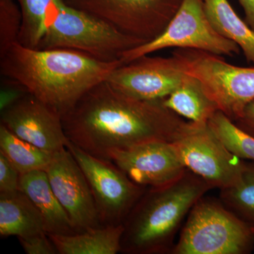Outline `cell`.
<instances>
[{
    "label": "cell",
    "instance_id": "cell-1",
    "mask_svg": "<svg viewBox=\"0 0 254 254\" xmlns=\"http://www.w3.org/2000/svg\"><path fill=\"white\" fill-rule=\"evenodd\" d=\"M62 120L69 141L106 160L113 150L150 141L174 142L188 123L165 107L163 99H136L106 81L87 92Z\"/></svg>",
    "mask_w": 254,
    "mask_h": 254
},
{
    "label": "cell",
    "instance_id": "cell-2",
    "mask_svg": "<svg viewBox=\"0 0 254 254\" xmlns=\"http://www.w3.org/2000/svg\"><path fill=\"white\" fill-rule=\"evenodd\" d=\"M123 64L100 61L78 50L37 49L17 43L0 56V72L63 118Z\"/></svg>",
    "mask_w": 254,
    "mask_h": 254
},
{
    "label": "cell",
    "instance_id": "cell-3",
    "mask_svg": "<svg viewBox=\"0 0 254 254\" xmlns=\"http://www.w3.org/2000/svg\"><path fill=\"white\" fill-rule=\"evenodd\" d=\"M213 189L188 170L170 185L148 188L124 222L121 253L170 254L182 222Z\"/></svg>",
    "mask_w": 254,
    "mask_h": 254
},
{
    "label": "cell",
    "instance_id": "cell-4",
    "mask_svg": "<svg viewBox=\"0 0 254 254\" xmlns=\"http://www.w3.org/2000/svg\"><path fill=\"white\" fill-rule=\"evenodd\" d=\"M254 230L221 200L203 196L187 215L171 254H249Z\"/></svg>",
    "mask_w": 254,
    "mask_h": 254
},
{
    "label": "cell",
    "instance_id": "cell-5",
    "mask_svg": "<svg viewBox=\"0 0 254 254\" xmlns=\"http://www.w3.org/2000/svg\"><path fill=\"white\" fill-rule=\"evenodd\" d=\"M144 43L64 1L37 49L78 50L100 61L111 63L121 60L125 52Z\"/></svg>",
    "mask_w": 254,
    "mask_h": 254
},
{
    "label": "cell",
    "instance_id": "cell-6",
    "mask_svg": "<svg viewBox=\"0 0 254 254\" xmlns=\"http://www.w3.org/2000/svg\"><path fill=\"white\" fill-rule=\"evenodd\" d=\"M187 74L196 78L218 110L236 121L254 100V67L227 63L221 56L193 49H178Z\"/></svg>",
    "mask_w": 254,
    "mask_h": 254
},
{
    "label": "cell",
    "instance_id": "cell-7",
    "mask_svg": "<svg viewBox=\"0 0 254 254\" xmlns=\"http://www.w3.org/2000/svg\"><path fill=\"white\" fill-rule=\"evenodd\" d=\"M167 48L193 49L218 56H234L241 49L220 35L207 16L203 0H183L176 14L160 36L125 52L121 58L127 64Z\"/></svg>",
    "mask_w": 254,
    "mask_h": 254
},
{
    "label": "cell",
    "instance_id": "cell-8",
    "mask_svg": "<svg viewBox=\"0 0 254 254\" xmlns=\"http://www.w3.org/2000/svg\"><path fill=\"white\" fill-rule=\"evenodd\" d=\"M66 148L86 177L101 225H123L147 187L133 182L111 160L90 154L71 141Z\"/></svg>",
    "mask_w": 254,
    "mask_h": 254
},
{
    "label": "cell",
    "instance_id": "cell-9",
    "mask_svg": "<svg viewBox=\"0 0 254 254\" xmlns=\"http://www.w3.org/2000/svg\"><path fill=\"white\" fill-rule=\"evenodd\" d=\"M173 143L185 168L213 188L223 190L240 181L247 160L229 151L208 123L188 121Z\"/></svg>",
    "mask_w": 254,
    "mask_h": 254
},
{
    "label": "cell",
    "instance_id": "cell-10",
    "mask_svg": "<svg viewBox=\"0 0 254 254\" xmlns=\"http://www.w3.org/2000/svg\"><path fill=\"white\" fill-rule=\"evenodd\" d=\"M119 31L141 41L160 36L183 0H64Z\"/></svg>",
    "mask_w": 254,
    "mask_h": 254
},
{
    "label": "cell",
    "instance_id": "cell-11",
    "mask_svg": "<svg viewBox=\"0 0 254 254\" xmlns=\"http://www.w3.org/2000/svg\"><path fill=\"white\" fill-rule=\"evenodd\" d=\"M187 77L183 61L173 53L170 58L145 55L123 64L105 81L131 98L153 100L166 98Z\"/></svg>",
    "mask_w": 254,
    "mask_h": 254
},
{
    "label": "cell",
    "instance_id": "cell-12",
    "mask_svg": "<svg viewBox=\"0 0 254 254\" xmlns=\"http://www.w3.org/2000/svg\"><path fill=\"white\" fill-rule=\"evenodd\" d=\"M46 172L76 233L103 226L86 177L67 148L54 153Z\"/></svg>",
    "mask_w": 254,
    "mask_h": 254
},
{
    "label": "cell",
    "instance_id": "cell-13",
    "mask_svg": "<svg viewBox=\"0 0 254 254\" xmlns=\"http://www.w3.org/2000/svg\"><path fill=\"white\" fill-rule=\"evenodd\" d=\"M1 124L18 138L50 153L66 148L69 141L60 114L28 93L1 110Z\"/></svg>",
    "mask_w": 254,
    "mask_h": 254
},
{
    "label": "cell",
    "instance_id": "cell-14",
    "mask_svg": "<svg viewBox=\"0 0 254 254\" xmlns=\"http://www.w3.org/2000/svg\"><path fill=\"white\" fill-rule=\"evenodd\" d=\"M111 160L141 186L160 187L181 178L187 169L179 157L173 142L154 141L123 150H113Z\"/></svg>",
    "mask_w": 254,
    "mask_h": 254
},
{
    "label": "cell",
    "instance_id": "cell-15",
    "mask_svg": "<svg viewBox=\"0 0 254 254\" xmlns=\"http://www.w3.org/2000/svg\"><path fill=\"white\" fill-rule=\"evenodd\" d=\"M19 190L39 210L48 235L76 234L69 217L57 198L44 170H35L20 175Z\"/></svg>",
    "mask_w": 254,
    "mask_h": 254
},
{
    "label": "cell",
    "instance_id": "cell-16",
    "mask_svg": "<svg viewBox=\"0 0 254 254\" xmlns=\"http://www.w3.org/2000/svg\"><path fill=\"white\" fill-rule=\"evenodd\" d=\"M46 232L39 210L21 190L0 193V235L23 238ZM48 234V233H47Z\"/></svg>",
    "mask_w": 254,
    "mask_h": 254
},
{
    "label": "cell",
    "instance_id": "cell-17",
    "mask_svg": "<svg viewBox=\"0 0 254 254\" xmlns=\"http://www.w3.org/2000/svg\"><path fill=\"white\" fill-rule=\"evenodd\" d=\"M124 225H106L73 235H48L60 254L121 253Z\"/></svg>",
    "mask_w": 254,
    "mask_h": 254
},
{
    "label": "cell",
    "instance_id": "cell-18",
    "mask_svg": "<svg viewBox=\"0 0 254 254\" xmlns=\"http://www.w3.org/2000/svg\"><path fill=\"white\" fill-rule=\"evenodd\" d=\"M207 16L217 31L240 47L254 64V31L233 9L228 0H203Z\"/></svg>",
    "mask_w": 254,
    "mask_h": 254
},
{
    "label": "cell",
    "instance_id": "cell-19",
    "mask_svg": "<svg viewBox=\"0 0 254 254\" xmlns=\"http://www.w3.org/2000/svg\"><path fill=\"white\" fill-rule=\"evenodd\" d=\"M163 103L179 116L195 123H208L219 110L200 82L190 75L177 89L163 98Z\"/></svg>",
    "mask_w": 254,
    "mask_h": 254
},
{
    "label": "cell",
    "instance_id": "cell-20",
    "mask_svg": "<svg viewBox=\"0 0 254 254\" xmlns=\"http://www.w3.org/2000/svg\"><path fill=\"white\" fill-rule=\"evenodd\" d=\"M22 12L18 43L37 48L47 28L59 14L64 0H16Z\"/></svg>",
    "mask_w": 254,
    "mask_h": 254
},
{
    "label": "cell",
    "instance_id": "cell-21",
    "mask_svg": "<svg viewBox=\"0 0 254 254\" xmlns=\"http://www.w3.org/2000/svg\"><path fill=\"white\" fill-rule=\"evenodd\" d=\"M0 153L4 154L21 175L35 170L46 171L54 154L18 138L1 124Z\"/></svg>",
    "mask_w": 254,
    "mask_h": 254
},
{
    "label": "cell",
    "instance_id": "cell-22",
    "mask_svg": "<svg viewBox=\"0 0 254 254\" xmlns=\"http://www.w3.org/2000/svg\"><path fill=\"white\" fill-rule=\"evenodd\" d=\"M220 200L254 230V162H246L240 181L220 190Z\"/></svg>",
    "mask_w": 254,
    "mask_h": 254
},
{
    "label": "cell",
    "instance_id": "cell-23",
    "mask_svg": "<svg viewBox=\"0 0 254 254\" xmlns=\"http://www.w3.org/2000/svg\"><path fill=\"white\" fill-rule=\"evenodd\" d=\"M208 125L223 145L237 157L254 162V137L242 130L226 115L218 110Z\"/></svg>",
    "mask_w": 254,
    "mask_h": 254
},
{
    "label": "cell",
    "instance_id": "cell-24",
    "mask_svg": "<svg viewBox=\"0 0 254 254\" xmlns=\"http://www.w3.org/2000/svg\"><path fill=\"white\" fill-rule=\"evenodd\" d=\"M23 16L14 0H0V56L18 43Z\"/></svg>",
    "mask_w": 254,
    "mask_h": 254
},
{
    "label": "cell",
    "instance_id": "cell-25",
    "mask_svg": "<svg viewBox=\"0 0 254 254\" xmlns=\"http://www.w3.org/2000/svg\"><path fill=\"white\" fill-rule=\"evenodd\" d=\"M23 250L28 254H57L56 247L46 232L33 236L18 238Z\"/></svg>",
    "mask_w": 254,
    "mask_h": 254
},
{
    "label": "cell",
    "instance_id": "cell-26",
    "mask_svg": "<svg viewBox=\"0 0 254 254\" xmlns=\"http://www.w3.org/2000/svg\"><path fill=\"white\" fill-rule=\"evenodd\" d=\"M20 175L9 160L0 153V193H12L19 190Z\"/></svg>",
    "mask_w": 254,
    "mask_h": 254
},
{
    "label": "cell",
    "instance_id": "cell-27",
    "mask_svg": "<svg viewBox=\"0 0 254 254\" xmlns=\"http://www.w3.org/2000/svg\"><path fill=\"white\" fill-rule=\"evenodd\" d=\"M234 123L254 137V100L245 107L242 115Z\"/></svg>",
    "mask_w": 254,
    "mask_h": 254
},
{
    "label": "cell",
    "instance_id": "cell-28",
    "mask_svg": "<svg viewBox=\"0 0 254 254\" xmlns=\"http://www.w3.org/2000/svg\"><path fill=\"white\" fill-rule=\"evenodd\" d=\"M243 8L245 21L254 31V0H238Z\"/></svg>",
    "mask_w": 254,
    "mask_h": 254
}]
</instances>
